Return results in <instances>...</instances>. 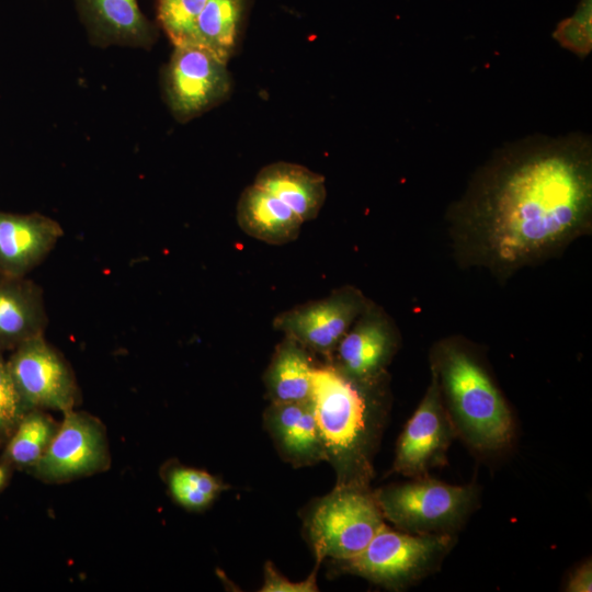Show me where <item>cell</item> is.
Returning <instances> with one entry per match:
<instances>
[{
    "label": "cell",
    "mask_w": 592,
    "mask_h": 592,
    "mask_svg": "<svg viewBox=\"0 0 592 592\" xmlns=\"http://www.w3.org/2000/svg\"><path fill=\"white\" fill-rule=\"evenodd\" d=\"M91 42L105 47H150L157 29L139 9L137 0H75Z\"/></svg>",
    "instance_id": "cell-14"
},
{
    "label": "cell",
    "mask_w": 592,
    "mask_h": 592,
    "mask_svg": "<svg viewBox=\"0 0 592 592\" xmlns=\"http://www.w3.org/2000/svg\"><path fill=\"white\" fill-rule=\"evenodd\" d=\"M566 591L590 592L592 590V566L588 560L581 563L569 577Z\"/></svg>",
    "instance_id": "cell-27"
},
{
    "label": "cell",
    "mask_w": 592,
    "mask_h": 592,
    "mask_svg": "<svg viewBox=\"0 0 592 592\" xmlns=\"http://www.w3.org/2000/svg\"><path fill=\"white\" fill-rule=\"evenodd\" d=\"M10 475V467L5 464H0V490L4 487Z\"/></svg>",
    "instance_id": "cell-28"
},
{
    "label": "cell",
    "mask_w": 592,
    "mask_h": 592,
    "mask_svg": "<svg viewBox=\"0 0 592 592\" xmlns=\"http://www.w3.org/2000/svg\"><path fill=\"white\" fill-rule=\"evenodd\" d=\"M592 0H581L571 18L560 21L553 33L562 48L583 58L592 48Z\"/></svg>",
    "instance_id": "cell-24"
},
{
    "label": "cell",
    "mask_w": 592,
    "mask_h": 592,
    "mask_svg": "<svg viewBox=\"0 0 592 592\" xmlns=\"http://www.w3.org/2000/svg\"><path fill=\"white\" fill-rule=\"evenodd\" d=\"M386 377L356 380L332 362L315 369L311 400L326 459L337 470L338 485H369L389 408Z\"/></svg>",
    "instance_id": "cell-2"
},
{
    "label": "cell",
    "mask_w": 592,
    "mask_h": 592,
    "mask_svg": "<svg viewBox=\"0 0 592 592\" xmlns=\"http://www.w3.org/2000/svg\"><path fill=\"white\" fill-rule=\"evenodd\" d=\"M236 215L242 231L275 246L297 239L304 224L286 204L255 184L241 193Z\"/></svg>",
    "instance_id": "cell-17"
},
{
    "label": "cell",
    "mask_w": 592,
    "mask_h": 592,
    "mask_svg": "<svg viewBox=\"0 0 592 592\" xmlns=\"http://www.w3.org/2000/svg\"><path fill=\"white\" fill-rule=\"evenodd\" d=\"M371 300L356 287L343 286L321 299L278 314L274 328L309 350L330 357Z\"/></svg>",
    "instance_id": "cell-10"
},
{
    "label": "cell",
    "mask_w": 592,
    "mask_h": 592,
    "mask_svg": "<svg viewBox=\"0 0 592 592\" xmlns=\"http://www.w3.org/2000/svg\"><path fill=\"white\" fill-rule=\"evenodd\" d=\"M47 321L39 286L24 277L0 275V351L44 335Z\"/></svg>",
    "instance_id": "cell-15"
},
{
    "label": "cell",
    "mask_w": 592,
    "mask_h": 592,
    "mask_svg": "<svg viewBox=\"0 0 592 592\" xmlns=\"http://www.w3.org/2000/svg\"><path fill=\"white\" fill-rule=\"evenodd\" d=\"M311 352L289 337L277 345L264 375L271 402L311 398L316 369Z\"/></svg>",
    "instance_id": "cell-19"
},
{
    "label": "cell",
    "mask_w": 592,
    "mask_h": 592,
    "mask_svg": "<svg viewBox=\"0 0 592 592\" xmlns=\"http://www.w3.org/2000/svg\"><path fill=\"white\" fill-rule=\"evenodd\" d=\"M253 184L286 204L303 223L315 219L325 203V178L291 162H274L262 168Z\"/></svg>",
    "instance_id": "cell-18"
},
{
    "label": "cell",
    "mask_w": 592,
    "mask_h": 592,
    "mask_svg": "<svg viewBox=\"0 0 592 592\" xmlns=\"http://www.w3.org/2000/svg\"><path fill=\"white\" fill-rule=\"evenodd\" d=\"M384 519L411 534H454L479 500L475 483L449 485L428 476L374 492Z\"/></svg>",
    "instance_id": "cell-4"
},
{
    "label": "cell",
    "mask_w": 592,
    "mask_h": 592,
    "mask_svg": "<svg viewBox=\"0 0 592 592\" xmlns=\"http://www.w3.org/2000/svg\"><path fill=\"white\" fill-rule=\"evenodd\" d=\"M167 485L172 498L191 511L206 509L226 489V486L210 474L184 466H177L168 471Z\"/></svg>",
    "instance_id": "cell-22"
},
{
    "label": "cell",
    "mask_w": 592,
    "mask_h": 592,
    "mask_svg": "<svg viewBox=\"0 0 592 592\" xmlns=\"http://www.w3.org/2000/svg\"><path fill=\"white\" fill-rule=\"evenodd\" d=\"M25 412L7 361L0 352V440L11 436Z\"/></svg>",
    "instance_id": "cell-25"
},
{
    "label": "cell",
    "mask_w": 592,
    "mask_h": 592,
    "mask_svg": "<svg viewBox=\"0 0 592 592\" xmlns=\"http://www.w3.org/2000/svg\"><path fill=\"white\" fill-rule=\"evenodd\" d=\"M207 0H157L159 24L173 46L191 44L195 21Z\"/></svg>",
    "instance_id": "cell-23"
},
{
    "label": "cell",
    "mask_w": 592,
    "mask_h": 592,
    "mask_svg": "<svg viewBox=\"0 0 592 592\" xmlns=\"http://www.w3.org/2000/svg\"><path fill=\"white\" fill-rule=\"evenodd\" d=\"M58 428L59 422L44 410L26 411L8 439L3 464L30 473L47 451Z\"/></svg>",
    "instance_id": "cell-21"
},
{
    "label": "cell",
    "mask_w": 592,
    "mask_h": 592,
    "mask_svg": "<svg viewBox=\"0 0 592 592\" xmlns=\"http://www.w3.org/2000/svg\"><path fill=\"white\" fill-rule=\"evenodd\" d=\"M398 345L395 323L371 301L340 340L332 363L356 380H378L387 376L386 367Z\"/></svg>",
    "instance_id": "cell-12"
},
{
    "label": "cell",
    "mask_w": 592,
    "mask_h": 592,
    "mask_svg": "<svg viewBox=\"0 0 592 592\" xmlns=\"http://www.w3.org/2000/svg\"><path fill=\"white\" fill-rule=\"evenodd\" d=\"M456 436L433 373L426 391L405 425L395 452L392 470L409 478L428 476L446 464Z\"/></svg>",
    "instance_id": "cell-11"
},
{
    "label": "cell",
    "mask_w": 592,
    "mask_h": 592,
    "mask_svg": "<svg viewBox=\"0 0 592 592\" xmlns=\"http://www.w3.org/2000/svg\"><path fill=\"white\" fill-rule=\"evenodd\" d=\"M110 466L103 422L72 409L64 413L47 451L29 474L46 483H62L105 471Z\"/></svg>",
    "instance_id": "cell-8"
},
{
    "label": "cell",
    "mask_w": 592,
    "mask_h": 592,
    "mask_svg": "<svg viewBox=\"0 0 592 592\" xmlns=\"http://www.w3.org/2000/svg\"><path fill=\"white\" fill-rule=\"evenodd\" d=\"M226 65L201 46H174L163 72V91L178 121H190L226 99L230 91Z\"/></svg>",
    "instance_id": "cell-9"
},
{
    "label": "cell",
    "mask_w": 592,
    "mask_h": 592,
    "mask_svg": "<svg viewBox=\"0 0 592 592\" xmlns=\"http://www.w3.org/2000/svg\"><path fill=\"white\" fill-rule=\"evenodd\" d=\"M62 235L60 225L48 216L0 210V275L24 277Z\"/></svg>",
    "instance_id": "cell-13"
},
{
    "label": "cell",
    "mask_w": 592,
    "mask_h": 592,
    "mask_svg": "<svg viewBox=\"0 0 592 592\" xmlns=\"http://www.w3.org/2000/svg\"><path fill=\"white\" fill-rule=\"evenodd\" d=\"M447 221L456 261L500 281L553 258L592 226L590 136L532 135L502 146Z\"/></svg>",
    "instance_id": "cell-1"
},
{
    "label": "cell",
    "mask_w": 592,
    "mask_h": 592,
    "mask_svg": "<svg viewBox=\"0 0 592 592\" xmlns=\"http://www.w3.org/2000/svg\"><path fill=\"white\" fill-rule=\"evenodd\" d=\"M455 544L454 534H411L385 524L362 553L342 562L350 573L399 590L439 570Z\"/></svg>",
    "instance_id": "cell-5"
},
{
    "label": "cell",
    "mask_w": 592,
    "mask_h": 592,
    "mask_svg": "<svg viewBox=\"0 0 592 592\" xmlns=\"http://www.w3.org/2000/svg\"><path fill=\"white\" fill-rule=\"evenodd\" d=\"M430 366L456 436L483 455L506 449L514 439L513 414L474 349L465 340H440Z\"/></svg>",
    "instance_id": "cell-3"
},
{
    "label": "cell",
    "mask_w": 592,
    "mask_h": 592,
    "mask_svg": "<svg viewBox=\"0 0 592 592\" xmlns=\"http://www.w3.org/2000/svg\"><path fill=\"white\" fill-rule=\"evenodd\" d=\"M243 14V0H207L198 14L191 44L227 62L232 56Z\"/></svg>",
    "instance_id": "cell-20"
},
{
    "label": "cell",
    "mask_w": 592,
    "mask_h": 592,
    "mask_svg": "<svg viewBox=\"0 0 592 592\" xmlns=\"http://www.w3.org/2000/svg\"><path fill=\"white\" fill-rule=\"evenodd\" d=\"M266 423L280 451L295 464L326 458L311 398L301 401L272 402Z\"/></svg>",
    "instance_id": "cell-16"
},
{
    "label": "cell",
    "mask_w": 592,
    "mask_h": 592,
    "mask_svg": "<svg viewBox=\"0 0 592 592\" xmlns=\"http://www.w3.org/2000/svg\"><path fill=\"white\" fill-rule=\"evenodd\" d=\"M317 568L309 578L301 582H291L282 577L271 562H267L264 569V583L262 592H314L317 591L316 584Z\"/></svg>",
    "instance_id": "cell-26"
},
{
    "label": "cell",
    "mask_w": 592,
    "mask_h": 592,
    "mask_svg": "<svg viewBox=\"0 0 592 592\" xmlns=\"http://www.w3.org/2000/svg\"><path fill=\"white\" fill-rule=\"evenodd\" d=\"M7 364L25 411L49 409L65 413L79 405L73 371L44 335L16 346Z\"/></svg>",
    "instance_id": "cell-7"
},
{
    "label": "cell",
    "mask_w": 592,
    "mask_h": 592,
    "mask_svg": "<svg viewBox=\"0 0 592 592\" xmlns=\"http://www.w3.org/2000/svg\"><path fill=\"white\" fill-rule=\"evenodd\" d=\"M385 524L368 487L337 485L315 506L309 533L317 557L345 561L362 553Z\"/></svg>",
    "instance_id": "cell-6"
}]
</instances>
